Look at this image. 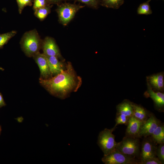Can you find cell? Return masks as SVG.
Listing matches in <instances>:
<instances>
[{
  "instance_id": "e0dca14e",
  "label": "cell",
  "mask_w": 164,
  "mask_h": 164,
  "mask_svg": "<svg viewBox=\"0 0 164 164\" xmlns=\"http://www.w3.org/2000/svg\"><path fill=\"white\" fill-rule=\"evenodd\" d=\"M152 139L157 144L164 143V125L161 123L151 135Z\"/></svg>"
},
{
  "instance_id": "484cf974",
  "label": "cell",
  "mask_w": 164,
  "mask_h": 164,
  "mask_svg": "<svg viewBox=\"0 0 164 164\" xmlns=\"http://www.w3.org/2000/svg\"><path fill=\"white\" fill-rule=\"evenodd\" d=\"M50 5L47 0H34L33 1V9L34 11Z\"/></svg>"
},
{
  "instance_id": "52a82bcc",
  "label": "cell",
  "mask_w": 164,
  "mask_h": 164,
  "mask_svg": "<svg viewBox=\"0 0 164 164\" xmlns=\"http://www.w3.org/2000/svg\"><path fill=\"white\" fill-rule=\"evenodd\" d=\"M155 142L150 137H144L140 145L139 160L144 161L148 159L156 157L157 146Z\"/></svg>"
},
{
  "instance_id": "3957f363",
  "label": "cell",
  "mask_w": 164,
  "mask_h": 164,
  "mask_svg": "<svg viewBox=\"0 0 164 164\" xmlns=\"http://www.w3.org/2000/svg\"><path fill=\"white\" fill-rule=\"evenodd\" d=\"M140 145L139 138L125 136L117 142L116 149L125 155L139 159Z\"/></svg>"
},
{
  "instance_id": "4316f807",
  "label": "cell",
  "mask_w": 164,
  "mask_h": 164,
  "mask_svg": "<svg viewBox=\"0 0 164 164\" xmlns=\"http://www.w3.org/2000/svg\"><path fill=\"white\" fill-rule=\"evenodd\" d=\"M138 164H162L156 157L148 159L144 161H139Z\"/></svg>"
},
{
  "instance_id": "f546056e",
  "label": "cell",
  "mask_w": 164,
  "mask_h": 164,
  "mask_svg": "<svg viewBox=\"0 0 164 164\" xmlns=\"http://www.w3.org/2000/svg\"><path fill=\"white\" fill-rule=\"evenodd\" d=\"M0 70L3 71L4 70V69L2 68V67H0Z\"/></svg>"
},
{
  "instance_id": "9a60e30c",
  "label": "cell",
  "mask_w": 164,
  "mask_h": 164,
  "mask_svg": "<svg viewBox=\"0 0 164 164\" xmlns=\"http://www.w3.org/2000/svg\"><path fill=\"white\" fill-rule=\"evenodd\" d=\"M133 117L142 123L152 114L141 104L133 102Z\"/></svg>"
},
{
  "instance_id": "44dd1931",
  "label": "cell",
  "mask_w": 164,
  "mask_h": 164,
  "mask_svg": "<svg viewBox=\"0 0 164 164\" xmlns=\"http://www.w3.org/2000/svg\"><path fill=\"white\" fill-rule=\"evenodd\" d=\"M16 33V31L12 30L9 32L0 34V49L2 48L4 45L6 44Z\"/></svg>"
},
{
  "instance_id": "7a4b0ae2",
  "label": "cell",
  "mask_w": 164,
  "mask_h": 164,
  "mask_svg": "<svg viewBox=\"0 0 164 164\" xmlns=\"http://www.w3.org/2000/svg\"><path fill=\"white\" fill-rule=\"evenodd\" d=\"M42 41L36 29L25 32L20 42L22 50L29 57H33L39 52Z\"/></svg>"
},
{
  "instance_id": "cb8c5ba5",
  "label": "cell",
  "mask_w": 164,
  "mask_h": 164,
  "mask_svg": "<svg viewBox=\"0 0 164 164\" xmlns=\"http://www.w3.org/2000/svg\"><path fill=\"white\" fill-rule=\"evenodd\" d=\"M18 7V11L21 14L24 8L26 6H31L33 1L32 0H16Z\"/></svg>"
},
{
  "instance_id": "1f68e13d",
  "label": "cell",
  "mask_w": 164,
  "mask_h": 164,
  "mask_svg": "<svg viewBox=\"0 0 164 164\" xmlns=\"http://www.w3.org/2000/svg\"><path fill=\"white\" fill-rule=\"evenodd\" d=\"M162 0L164 1V0Z\"/></svg>"
},
{
  "instance_id": "8fae6325",
  "label": "cell",
  "mask_w": 164,
  "mask_h": 164,
  "mask_svg": "<svg viewBox=\"0 0 164 164\" xmlns=\"http://www.w3.org/2000/svg\"><path fill=\"white\" fill-rule=\"evenodd\" d=\"M147 89L144 93L146 97H150L153 101L155 108L158 111H162L164 108V92L155 91L152 89L146 82Z\"/></svg>"
},
{
  "instance_id": "ac0fdd59",
  "label": "cell",
  "mask_w": 164,
  "mask_h": 164,
  "mask_svg": "<svg viewBox=\"0 0 164 164\" xmlns=\"http://www.w3.org/2000/svg\"><path fill=\"white\" fill-rule=\"evenodd\" d=\"M124 2V0H100V5L106 8L118 9Z\"/></svg>"
},
{
  "instance_id": "d4e9b609",
  "label": "cell",
  "mask_w": 164,
  "mask_h": 164,
  "mask_svg": "<svg viewBox=\"0 0 164 164\" xmlns=\"http://www.w3.org/2000/svg\"><path fill=\"white\" fill-rule=\"evenodd\" d=\"M156 156L161 162L162 164L164 163V143H160L157 146L156 152Z\"/></svg>"
},
{
  "instance_id": "9c48e42d",
  "label": "cell",
  "mask_w": 164,
  "mask_h": 164,
  "mask_svg": "<svg viewBox=\"0 0 164 164\" xmlns=\"http://www.w3.org/2000/svg\"><path fill=\"white\" fill-rule=\"evenodd\" d=\"M160 123L161 121L152 114L142 124L138 134L139 138L150 136Z\"/></svg>"
},
{
  "instance_id": "4dcf8cb0",
  "label": "cell",
  "mask_w": 164,
  "mask_h": 164,
  "mask_svg": "<svg viewBox=\"0 0 164 164\" xmlns=\"http://www.w3.org/2000/svg\"><path fill=\"white\" fill-rule=\"evenodd\" d=\"M1 131H2V128H1V126L0 125V135L1 134Z\"/></svg>"
},
{
  "instance_id": "2e32d148",
  "label": "cell",
  "mask_w": 164,
  "mask_h": 164,
  "mask_svg": "<svg viewBox=\"0 0 164 164\" xmlns=\"http://www.w3.org/2000/svg\"><path fill=\"white\" fill-rule=\"evenodd\" d=\"M116 114H121L130 118L133 117V102L125 99L116 106Z\"/></svg>"
},
{
  "instance_id": "6da1fadb",
  "label": "cell",
  "mask_w": 164,
  "mask_h": 164,
  "mask_svg": "<svg viewBox=\"0 0 164 164\" xmlns=\"http://www.w3.org/2000/svg\"><path fill=\"white\" fill-rule=\"evenodd\" d=\"M39 83L51 94L61 99L67 97L73 92H76L82 84V79L75 71L71 63L58 74L48 79L40 78Z\"/></svg>"
},
{
  "instance_id": "7c38bea8",
  "label": "cell",
  "mask_w": 164,
  "mask_h": 164,
  "mask_svg": "<svg viewBox=\"0 0 164 164\" xmlns=\"http://www.w3.org/2000/svg\"><path fill=\"white\" fill-rule=\"evenodd\" d=\"M146 81L152 90L155 91H164V72H161L146 77Z\"/></svg>"
},
{
  "instance_id": "5bb4252c",
  "label": "cell",
  "mask_w": 164,
  "mask_h": 164,
  "mask_svg": "<svg viewBox=\"0 0 164 164\" xmlns=\"http://www.w3.org/2000/svg\"><path fill=\"white\" fill-rule=\"evenodd\" d=\"M142 123L133 117L129 119L126 129V136L138 138L140 127Z\"/></svg>"
},
{
  "instance_id": "ffe728a7",
  "label": "cell",
  "mask_w": 164,
  "mask_h": 164,
  "mask_svg": "<svg viewBox=\"0 0 164 164\" xmlns=\"http://www.w3.org/2000/svg\"><path fill=\"white\" fill-rule=\"evenodd\" d=\"M151 0H148L139 5L137 10L138 14L148 15L152 13V10L149 5V2Z\"/></svg>"
},
{
  "instance_id": "7402d4cb",
  "label": "cell",
  "mask_w": 164,
  "mask_h": 164,
  "mask_svg": "<svg viewBox=\"0 0 164 164\" xmlns=\"http://www.w3.org/2000/svg\"><path fill=\"white\" fill-rule=\"evenodd\" d=\"M130 118L121 114H116L115 118V125L114 128L118 125L124 124L127 125Z\"/></svg>"
},
{
  "instance_id": "603a6c76",
  "label": "cell",
  "mask_w": 164,
  "mask_h": 164,
  "mask_svg": "<svg viewBox=\"0 0 164 164\" xmlns=\"http://www.w3.org/2000/svg\"><path fill=\"white\" fill-rule=\"evenodd\" d=\"M83 3L92 8L97 9L100 5V0H74Z\"/></svg>"
},
{
  "instance_id": "8992f818",
  "label": "cell",
  "mask_w": 164,
  "mask_h": 164,
  "mask_svg": "<svg viewBox=\"0 0 164 164\" xmlns=\"http://www.w3.org/2000/svg\"><path fill=\"white\" fill-rule=\"evenodd\" d=\"M105 164H138L139 160L121 152L116 149L102 158Z\"/></svg>"
},
{
  "instance_id": "83f0119b",
  "label": "cell",
  "mask_w": 164,
  "mask_h": 164,
  "mask_svg": "<svg viewBox=\"0 0 164 164\" xmlns=\"http://www.w3.org/2000/svg\"><path fill=\"white\" fill-rule=\"evenodd\" d=\"M6 105V104L4 100L2 94L0 93V108Z\"/></svg>"
},
{
  "instance_id": "4fadbf2b",
  "label": "cell",
  "mask_w": 164,
  "mask_h": 164,
  "mask_svg": "<svg viewBox=\"0 0 164 164\" xmlns=\"http://www.w3.org/2000/svg\"><path fill=\"white\" fill-rule=\"evenodd\" d=\"M49 69L52 77L60 73L65 69L66 64L54 56H47Z\"/></svg>"
},
{
  "instance_id": "f1b7e54d",
  "label": "cell",
  "mask_w": 164,
  "mask_h": 164,
  "mask_svg": "<svg viewBox=\"0 0 164 164\" xmlns=\"http://www.w3.org/2000/svg\"><path fill=\"white\" fill-rule=\"evenodd\" d=\"M50 5L53 4H58L62 1L66 0H47Z\"/></svg>"
},
{
  "instance_id": "30bf717a",
  "label": "cell",
  "mask_w": 164,
  "mask_h": 164,
  "mask_svg": "<svg viewBox=\"0 0 164 164\" xmlns=\"http://www.w3.org/2000/svg\"><path fill=\"white\" fill-rule=\"evenodd\" d=\"M37 64L40 71V77L48 79L51 77L47 56L44 53L39 52L32 57Z\"/></svg>"
},
{
  "instance_id": "277c9868",
  "label": "cell",
  "mask_w": 164,
  "mask_h": 164,
  "mask_svg": "<svg viewBox=\"0 0 164 164\" xmlns=\"http://www.w3.org/2000/svg\"><path fill=\"white\" fill-rule=\"evenodd\" d=\"M115 128H105L99 134L97 143L104 155H107L116 149L117 142L115 141V135L112 134Z\"/></svg>"
},
{
  "instance_id": "5b68a950",
  "label": "cell",
  "mask_w": 164,
  "mask_h": 164,
  "mask_svg": "<svg viewBox=\"0 0 164 164\" xmlns=\"http://www.w3.org/2000/svg\"><path fill=\"white\" fill-rule=\"evenodd\" d=\"M84 7L79 4L65 2L58 4L56 9L60 22L64 26L67 25L73 18L76 13Z\"/></svg>"
},
{
  "instance_id": "ba28073f",
  "label": "cell",
  "mask_w": 164,
  "mask_h": 164,
  "mask_svg": "<svg viewBox=\"0 0 164 164\" xmlns=\"http://www.w3.org/2000/svg\"><path fill=\"white\" fill-rule=\"evenodd\" d=\"M41 49L43 53L47 56H54L60 59H62L59 48L52 37L47 36L43 40Z\"/></svg>"
},
{
  "instance_id": "d6986e66",
  "label": "cell",
  "mask_w": 164,
  "mask_h": 164,
  "mask_svg": "<svg viewBox=\"0 0 164 164\" xmlns=\"http://www.w3.org/2000/svg\"><path fill=\"white\" fill-rule=\"evenodd\" d=\"M52 5H48L34 10L35 16L40 20L43 21L45 19L50 12Z\"/></svg>"
}]
</instances>
